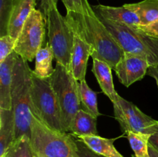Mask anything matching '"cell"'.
<instances>
[{"instance_id":"cell-1","label":"cell","mask_w":158,"mask_h":157,"mask_svg":"<svg viewBox=\"0 0 158 157\" xmlns=\"http://www.w3.org/2000/svg\"><path fill=\"white\" fill-rule=\"evenodd\" d=\"M65 17L75 35L89 45L91 57L105 62L114 69L124 52L95 12L85 15L66 12Z\"/></svg>"},{"instance_id":"cell-2","label":"cell","mask_w":158,"mask_h":157,"mask_svg":"<svg viewBox=\"0 0 158 157\" xmlns=\"http://www.w3.org/2000/svg\"><path fill=\"white\" fill-rule=\"evenodd\" d=\"M31 69L28 61L18 55L13 69L12 85V110L15 123V139L31 136L32 118L35 116L31 98Z\"/></svg>"},{"instance_id":"cell-3","label":"cell","mask_w":158,"mask_h":157,"mask_svg":"<svg viewBox=\"0 0 158 157\" xmlns=\"http://www.w3.org/2000/svg\"><path fill=\"white\" fill-rule=\"evenodd\" d=\"M30 142L34 153L43 157H80L76 138L68 132L54 131L33 116Z\"/></svg>"},{"instance_id":"cell-4","label":"cell","mask_w":158,"mask_h":157,"mask_svg":"<svg viewBox=\"0 0 158 157\" xmlns=\"http://www.w3.org/2000/svg\"><path fill=\"white\" fill-rule=\"evenodd\" d=\"M31 98L35 117L52 130L66 132L63 127L60 103L50 79L40 78L33 70L31 71Z\"/></svg>"},{"instance_id":"cell-5","label":"cell","mask_w":158,"mask_h":157,"mask_svg":"<svg viewBox=\"0 0 158 157\" xmlns=\"http://www.w3.org/2000/svg\"><path fill=\"white\" fill-rule=\"evenodd\" d=\"M124 52L144 55L150 66L158 65V38L126 25L100 18Z\"/></svg>"},{"instance_id":"cell-6","label":"cell","mask_w":158,"mask_h":157,"mask_svg":"<svg viewBox=\"0 0 158 157\" xmlns=\"http://www.w3.org/2000/svg\"><path fill=\"white\" fill-rule=\"evenodd\" d=\"M49 79L60 103L63 127L69 133L73 121L77 112L82 109L79 83L71 71L57 62Z\"/></svg>"},{"instance_id":"cell-7","label":"cell","mask_w":158,"mask_h":157,"mask_svg":"<svg viewBox=\"0 0 158 157\" xmlns=\"http://www.w3.org/2000/svg\"><path fill=\"white\" fill-rule=\"evenodd\" d=\"M48 37L49 46L53 52L57 63L70 71L71 54L74 45L75 33L57 9V4L52 2L47 15Z\"/></svg>"},{"instance_id":"cell-8","label":"cell","mask_w":158,"mask_h":157,"mask_svg":"<svg viewBox=\"0 0 158 157\" xmlns=\"http://www.w3.org/2000/svg\"><path fill=\"white\" fill-rule=\"evenodd\" d=\"M44 17L40 9H34L26 20L15 41L14 52L28 62L35 58L45 39Z\"/></svg>"},{"instance_id":"cell-9","label":"cell","mask_w":158,"mask_h":157,"mask_svg":"<svg viewBox=\"0 0 158 157\" xmlns=\"http://www.w3.org/2000/svg\"><path fill=\"white\" fill-rule=\"evenodd\" d=\"M115 118L125 133L129 131L153 134L158 121L143 113L137 106L120 95L118 103L113 104Z\"/></svg>"},{"instance_id":"cell-10","label":"cell","mask_w":158,"mask_h":157,"mask_svg":"<svg viewBox=\"0 0 158 157\" xmlns=\"http://www.w3.org/2000/svg\"><path fill=\"white\" fill-rule=\"evenodd\" d=\"M149 67L146 56L124 52V55L114 68V71L119 81L126 87H130L147 75Z\"/></svg>"},{"instance_id":"cell-11","label":"cell","mask_w":158,"mask_h":157,"mask_svg":"<svg viewBox=\"0 0 158 157\" xmlns=\"http://www.w3.org/2000/svg\"><path fill=\"white\" fill-rule=\"evenodd\" d=\"M92 7L96 15L100 18L126 25L134 29H138L140 26V21L137 14L123 6L114 7L99 4Z\"/></svg>"},{"instance_id":"cell-12","label":"cell","mask_w":158,"mask_h":157,"mask_svg":"<svg viewBox=\"0 0 158 157\" xmlns=\"http://www.w3.org/2000/svg\"><path fill=\"white\" fill-rule=\"evenodd\" d=\"M18 54L13 52L0 62V108L12 109V85L13 69Z\"/></svg>"},{"instance_id":"cell-13","label":"cell","mask_w":158,"mask_h":157,"mask_svg":"<svg viewBox=\"0 0 158 157\" xmlns=\"http://www.w3.org/2000/svg\"><path fill=\"white\" fill-rule=\"evenodd\" d=\"M91 56V48L78 35H75L71 54L70 71L78 82L86 80L88 59Z\"/></svg>"},{"instance_id":"cell-14","label":"cell","mask_w":158,"mask_h":157,"mask_svg":"<svg viewBox=\"0 0 158 157\" xmlns=\"http://www.w3.org/2000/svg\"><path fill=\"white\" fill-rule=\"evenodd\" d=\"M36 0H14L8 27V35L16 39L32 11L35 9Z\"/></svg>"},{"instance_id":"cell-15","label":"cell","mask_w":158,"mask_h":157,"mask_svg":"<svg viewBox=\"0 0 158 157\" xmlns=\"http://www.w3.org/2000/svg\"><path fill=\"white\" fill-rule=\"evenodd\" d=\"M112 68L102 60L93 58V72L101 88L103 93L110 99L113 104L118 103L120 95L116 92L114 88Z\"/></svg>"},{"instance_id":"cell-16","label":"cell","mask_w":158,"mask_h":157,"mask_svg":"<svg viewBox=\"0 0 158 157\" xmlns=\"http://www.w3.org/2000/svg\"><path fill=\"white\" fill-rule=\"evenodd\" d=\"M15 139L13 111L0 108V157H3Z\"/></svg>"},{"instance_id":"cell-17","label":"cell","mask_w":158,"mask_h":157,"mask_svg":"<svg viewBox=\"0 0 158 157\" xmlns=\"http://www.w3.org/2000/svg\"><path fill=\"white\" fill-rule=\"evenodd\" d=\"M96 153L104 157H124L114 146L116 139L103 138L100 135H81L77 137Z\"/></svg>"},{"instance_id":"cell-18","label":"cell","mask_w":158,"mask_h":157,"mask_svg":"<svg viewBox=\"0 0 158 157\" xmlns=\"http://www.w3.org/2000/svg\"><path fill=\"white\" fill-rule=\"evenodd\" d=\"M97 119L86 110L80 109L73 121L69 133L76 137L97 135Z\"/></svg>"},{"instance_id":"cell-19","label":"cell","mask_w":158,"mask_h":157,"mask_svg":"<svg viewBox=\"0 0 158 157\" xmlns=\"http://www.w3.org/2000/svg\"><path fill=\"white\" fill-rule=\"evenodd\" d=\"M123 6L135 12L140 21V26H146L158 20V0H143Z\"/></svg>"},{"instance_id":"cell-20","label":"cell","mask_w":158,"mask_h":157,"mask_svg":"<svg viewBox=\"0 0 158 157\" xmlns=\"http://www.w3.org/2000/svg\"><path fill=\"white\" fill-rule=\"evenodd\" d=\"M53 58H55L53 52L49 46V43L47 42L46 46L42 47L36 53L35 57L34 73L40 78H50L55 70L52 67Z\"/></svg>"},{"instance_id":"cell-21","label":"cell","mask_w":158,"mask_h":157,"mask_svg":"<svg viewBox=\"0 0 158 157\" xmlns=\"http://www.w3.org/2000/svg\"><path fill=\"white\" fill-rule=\"evenodd\" d=\"M79 92L83 109L97 118L100 115V112L98 109L97 92L89 87L86 80L79 82Z\"/></svg>"},{"instance_id":"cell-22","label":"cell","mask_w":158,"mask_h":157,"mask_svg":"<svg viewBox=\"0 0 158 157\" xmlns=\"http://www.w3.org/2000/svg\"><path fill=\"white\" fill-rule=\"evenodd\" d=\"M127 137L135 157H150L149 139L151 134L129 131Z\"/></svg>"},{"instance_id":"cell-23","label":"cell","mask_w":158,"mask_h":157,"mask_svg":"<svg viewBox=\"0 0 158 157\" xmlns=\"http://www.w3.org/2000/svg\"><path fill=\"white\" fill-rule=\"evenodd\" d=\"M3 157H35L30 138L23 135L15 139Z\"/></svg>"},{"instance_id":"cell-24","label":"cell","mask_w":158,"mask_h":157,"mask_svg":"<svg viewBox=\"0 0 158 157\" xmlns=\"http://www.w3.org/2000/svg\"><path fill=\"white\" fill-rule=\"evenodd\" d=\"M14 0H0V36L8 35L9 19Z\"/></svg>"},{"instance_id":"cell-25","label":"cell","mask_w":158,"mask_h":157,"mask_svg":"<svg viewBox=\"0 0 158 157\" xmlns=\"http://www.w3.org/2000/svg\"><path fill=\"white\" fill-rule=\"evenodd\" d=\"M66 12H73L77 13L89 14L94 13L92 6L89 5L88 0H62Z\"/></svg>"},{"instance_id":"cell-26","label":"cell","mask_w":158,"mask_h":157,"mask_svg":"<svg viewBox=\"0 0 158 157\" xmlns=\"http://www.w3.org/2000/svg\"><path fill=\"white\" fill-rule=\"evenodd\" d=\"M15 41L16 39L9 35L0 36V62L14 52Z\"/></svg>"},{"instance_id":"cell-27","label":"cell","mask_w":158,"mask_h":157,"mask_svg":"<svg viewBox=\"0 0 158 157\" xmlns=\"http://www.w3.org/2000/svg\"><path fill=\"white\" fill-rule=\"evenodd\" d=\"M76 143L78 147V152L80 157H104L91 150L83 142L79 139H76Z\"/></svg>"},{"instance_id":"cell-28","label":"cell","mask_w":158,"mask_h":157,"mask_svg":"<svg viewBox=\"0 0 158 157\" xmlns=\"http://www.w3.org/2000/svg\"><path fill=\"white\" fill-rule=\"evenodd\" d=\"M59 0H40V10L41 11L46 22H47V15L49 8L52 2L58 3Z\"/></svg>"},{"instance_id":"cell-29","label":"cell","mask_w":158,"mask_h":157,"mask_svg":"<svg viewBox=\"0 0 158 157\" xmlns=\"http://www.w3.org/2000/svg\"><path fill=\"white\" fill-rule=\"evenodd\" d=\"M139 29L143 31V32L152 35V36H155L158 38V20L155 22L152 23V24L148 25V26H140Z\"/></svg>"},{"instance_id":"cell-30","label":"cell","mask_w":158,"mask_h":157,"mask_svg":"<svg viewBox=\"0 0 158 157\" xmlns=\"http://www.w3.org/2000/svg\"><path fill=\"white\" fill-rule=\"evenodd\" d=\"M149 144L152 146L156 150L158 151V123L156 126V130L153 134H151L149 139Z\"/></svg>"},{"instance_id":"cell-31","label":"cell","mask_w":158,"mask_h":157,"mask_svg":"<svg viewBox=\"0 0 158 157\" xmlns=\"http://www.w3.org/2000/svg\"><path fill=\"white\" fill-rule=\"evenodd\" d=\"M147 74L154 78V80H155L156 82V84H157V86L158 88V65L157 66H150L149 69H148V73Z\"/></svg>"},{"instance_id":"cell-32","label":"cell","mask_w":158,"mask_h":157,"mask_svg":"<svg viewBox=\"0 0 158 157\" xmlns=\"http://www.w3.org/2000/svg\"><path fill=\"white\" fill-rule=\"evenodd\" d=\"M149 152H150V157H158V151L156 150L152 146L149 144ZM132 157H135L132 155Z\"/></svg>"},{"instance_id":"cell-33","label":"cell","mask_w":158,"mask_h":157,"mask_svg":"<svg viewBox=\"0 0 158 157\" xmlns=\"http://www.w3.org/2000/svg\"><path fill=\"white\" fill-rule=\"evenodd\" d=\"M35 157H43V156H40V155H35Z\"/></svg>"}]
</instances>
